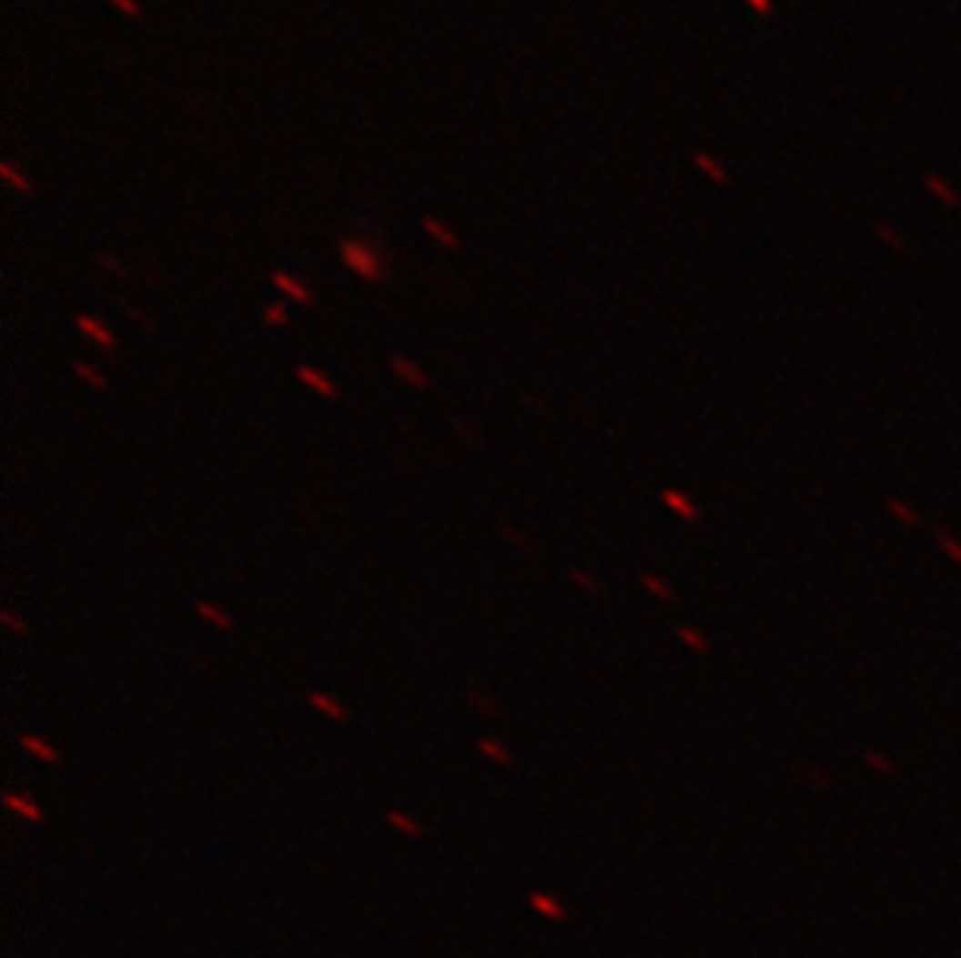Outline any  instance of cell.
I'll return each mask as SVG.
<instances>
[{
	"mask_svg": "<svg viewBox=\"0 0 961 958\" xmlns=\"http://www.w3.org/2000/svg\"><path fill=\"white\" fill-rule=\"evenodd\" d=\"M339 252H342V262L349 265V271H355L359 277H364V280H379V277H383V262H379V256L368 247V243L342 240Z\"/></svg>",
	"mask_w": 961,
	"mask_h": 958,
	"instance_id": "1",
	"label": "cell"
},
{
	"mask_svg": "<svg viewBox=\"0 0 961 958\" xmlns=\"http://www.w3.org/2000/svg\"><path fill=\"white\" fill-rule=\"evenodd\" d=\"M296 377H299V383L309 386L311 392H318L320 398H327V402H333V398L339 396L337 383H333L330 377L324 374V370H318L311 365H299V368H296Z\"/></svg>",
	"mask_w": 961,
	"mask_h": 958,
	"instance_id": "2",
	"label": "cell"
},
{
	"mask_svg": "<svg viewBox=\"0 0 961 958\" xmlns=\"http://www.w3.org/2000/svg\"><path fill=\"white\" fill-rule=\"evenodd\" d=\"M389 368L396 370V374H399L408 386H414V389H427V386H430L427 370H423L420 365H414L411 358H405V355H392V358H389Z\"/></svg>",
	"mask_w": 961,
	"mask_h": 958,
	"instance_id": "3",
	"label": "cell"
},
{
	"mask_svg": "<svg viewBox=\"0 0 961 958\" xmlns=\"http://www.w3.org/2000/svg\"><path fill=\"white\" fill-rule=\"evenodd\" d=\"M76 327H78L81 333H85L87 339H94L96 346L116 348V337L109 333V327L103 324V321H96V318H91V315H76Z\"/></svg>",
	"mask_w": 961,
	"mask_h": 958,
	"instance_id": "4",
	"label": "cell"
},
{
	"mask_svg": "<svg viewBox=\"0 0 961 958\" xmlns=\"http://www.w3.org/2000/svg\"><path fill=\"white\" fill-rule=\"evenodd\" d=\"M271 284L278 287L280 293H287L293 302H299V306H305V308H309L311 302H315V296L309 293V287L299 284V280H296V277H289V274H283V271H274V274H271Z\"/></svg>",
	"mask_w": 961,
	"mask_h": 958,
	"instance_id": "5",
	"label": "cell"
},
{
	"mask_svg": "<svg viewBox=\"0 0 961 958\" xmlns=\"http://www.w3.org/2000/svg\"><path fill=\"white\" fill-rule=\"evenodd\" d=\"M309 703H311V707H315L318 712H324L327 719H333V722H346V719H349V707H342L337 697L324 694V691H311V694H309Z\"/></svg>",
	"mask_w": 961,
	"mask_h": 958,
	"instance_id": "6",
	"label": "cell"
},
{
	"mask_svg": "<svg viewBox=\"0 0 961 958\" xmlns=\"http://www.w3.org/2000/svg\"><path fill=\"white\" fill-rule=\"evenodd\" d=\"M19 744H22V750H25V753H32L35 760L50 762V766H56V762H59L56 747H54V744H47V741L38 738V734H22V738H19Z\"/></svg>",
	"mask_w": 961,
	"mask_h": 958,
	"instance_id": "7",
	"label": "cell"
},
{
	"mask_svg": "<svg viewBox=\"0 0 961 958\" xmlns=\"http://www.w3.org/2000/svg\"><path fill=\"white\" fill-rule=\"evenodd\" d=\"M4 806L10 809V812L22 815V819L28 822H41L44 812L38 809V803H35L32 797H25V793H4Z\"/></svg>",
	"mask_w": 961,
	"mask_h": 958,
	"instance_id": "8",
	"label": "cell"
},
{
	"mask_svg": "<svg viewBox=\"0 0 961 958\" xmlns=\"http://www.w3.org/2000/svg\"><path fill=\"white\" fill-rule=\"evenodd\" d=\"M476 750H480V753L486 756V760L498 762V766H513L511 750L504 747L501 741H495V738H480V741H476Z\"/></svg>",
	"mask_w": 961,
	"mask_h": 958,
	"instance_id": "9",
	"label": "cell"
},
{
	"mask_svg": "<svg viewBox=\"0 0 961 958\" xmlns=\"http://www.w3.org/2000/svg\"><path fill=\"white\" fill-rule=\"evenodd\" d=\"M197 616H203L206 622H212L215 629H225V632L234 629V620L218 604H208V600H197Z\"/></svg>",
	"mask_w": 961,
	"mask_h": 958,
	"instance_id": "10",
	"label": "cell"
},
{
	"mask_svg": "<svg viewBox=\"0 0 961 958\" xmlns=\"http://www.w3.org/2000/svg\"><path fill=\"white\" fill-rule=\"evenodd\" d=\"M423 230H427V234L433 237L436 243H442L445 249H458V247H460V240H458V237H454V230H451V227H445V225H439V221H436V218H430V215H427V218H423Z\"/></svg>",
	"mask_w": 961,
	"mask_h": 958,
	"instance_id": "11",
	"label": "cell"
},
{
	"mask_svg": "<svg viewBox=\"0 0 961 958\" xmlns=\"http://www.w3.org/2000/svg\"><path fill=\"white\" fill-rule=\"evenodd\" d=\"M0 177H4V181L10 184V187H16V190H22V193L32 190V181H28L25 175H19L16 168L10 166V162H0Z\"/></svg>",
	"mask_w": 961,
	"mask_h": 958,
	"instance_id": "12",
	"label": "cell"
},
{
	"mask_svg": "<svg viewBox=\"0 0 961 958\" xmlns=\"http://www.w3.org/2000/svg\"><path fill=\"white\" fill-rule=\"evenodd\" d=\"M72 370H76V377H81L87 386H94V389H106V377H103L100 370H94L91 365H81V361H76Z\"/></svg>",
	"mask_w": 961,
	"mask_h": 958,
	"instance_id": "13",
	"label": "cell"
},
{
	"mask_svg": "<svg viewBox=\"0 0 961 958\" xmlns=\"http://www.w3.org/2000/svg\"><path fill=\"white\" fill-rule=\"evenodd\" d=\"M386 819H389V824H392V828L405 831V834H411V837H420V834H423V831H420V824H417V822H411V819H408V815H405V812H399V809H389V815H386Z\"/></svg>",
	"mask_w": 961,
	"mask_h": 958,
	"instance_id": "14",
	"label": "cell"
},
{
	"mask_svg": "<svg viewBox=\"0 0 961 958\" xmlns=\"http://www.w3.org/2000/svg\"><path fill=\"white\" fill-rule=\"evenodd\" d=\"M0 622H4V626L10 629L13 635H28V622L19 620V616L13 613L10 607H4V610H0Z\"/></svg>",
	"mask_w": 961,
	"mask_h": 958,
	"instance_id": "15",
	"label": "cell"
},
{
	"mask_svg": "<svg viewBox=\"0 0 961 958\" xmlns=\"http://www.w3.org/2000/svg\"><path fill=\"white\" fill-rule=\"evenodd\" d=\"M287 321H289V315H287V308H283V306H268L265 308V327H283Z\"/></svg>",
	"mask_w": 961,
	"mask_h": 958,
	"instance_id": "16",
	"label": "cell"
},
{
	"mask_svg": "<svg viewBox=\"0 0 961 958\" xmlns=\"http://www.w3.org/2000/svg\"><path fill=\"white\" fill-rule=\"evenodd\" d=\"M697 166H703L706 172H710L713 177H716V181H725V172H722V168L716 166V162L710 159V156H697Z\"/></svg>",
	"mask_w": 961,
	"mask_h": 958,
	"instance_id": "17",
	"label": "cell"
},
{
	"mask_svg": "<svg viewBox=\"0 0 961 958\" xmlns=\"http://www.w3.org/2000/svg\"><path fill=\"white\" fill-rule=\"evenodd\" d=\"M570 579H576V585H579V589H585V591H598V585L592 582V576L579 573V570H570Z\"/></svg>",
	"mask_w": 961,
	"mask_h": 958,
	"instance_id": "18",
	"label": "cell"
},
{
	"mask_svg": "<svg viewBox=\"0 0 961 958\" xmlns=\"http://www.w3.org/2000/svg\"><path fill=\"white\" fill-rule=\"evenodd\" d=\"M113 4H116L122 13H128V16H134V19L140 16V6H137V0H113Z\"/></svg>",
	"mask_w": 961,
	"mask_h": 958,
	"instance_id": "19",
	"label": "cell"
},
{
	"mask_svg": "<svg viewBox=\"0 0 961 958\" xmlns=\"http://www.w3.org/2000/svg\"><path fill=\"white\" fill-rule=\"evenodd\" d=\"M501 536L508 539V541H513V545H517V548H532V545H529V541H526V536H513V529H508V526H504V529H501Z\"/></svg>",
	"mask_w": 961,
	"mask_h": 958,
	"instance_id": "20",
	"label": "cell"
},
{
	"mask_svg": "<svg viewBox=\"0 0 961 958\" xmlns=\"http://www.w3.org/2000/svg\"><path fill=\"white\" fill-rule=\"evenodd\" d=\"M754 4H756V10H759V13H765V10H769V4H765V0H754Z\"/></svg>",
	"mask_w": 961,
	"mask_h": 958,
	"instance_id": "21",
	"label": "cell"
}]
</instances>
